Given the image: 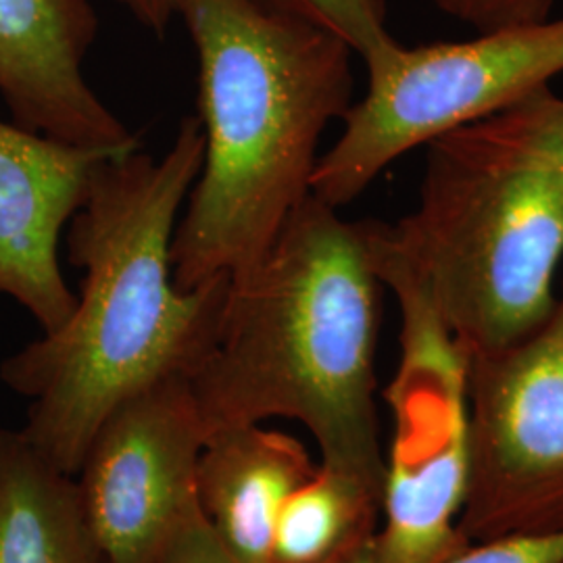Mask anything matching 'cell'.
<instances>
[{"label": "cell", "instance_id": "obj_1", "mask_svg": "<svg viewBox=\"0 0 563 563\" xmlns=\"http://www.w3.org/2000/svg\"><path fill=\"white\" fill-rule=\"evenodd\" d=\"M202 155L195 115L159 159L139 148L102 163L67 232L69 262L86 272L74 313L0 365V380L30 399L21 434L67 474H78L120 402L195 374L218 341L230 276L181 290L172 272L178 216Z\"/></svg>", "mask_w": 563, "mask_h": 563}, {"label": "cell", "instance_id": "obj_2", "mask_svg": "<svg viewBox=\"0 0 563 563\" xmlns=\"http://www.w3.org/2000/svg\"><path fill=\"white\" fill-rule=\"evenodd\" d=\"M383 288L367 222H349L309 195L260 262L230 278L218 341L188 376L207 432L297 420L313 434L322 465L383 499Z\"/></svg>", "mask_w": 563, "mask_h": 563}, {"label": "cell", "instance_id": "obj_3", "mask_svg": "<svg viewBox=\"0 0 563 563\" xmlns=\"http://www.w3.org/2000/svg\"><path fill=\"white\" fill-rule=\"evenodd\" d=\"M199 59L205 155L172 242L181 290L260 262L311 195L325 128L353 97V48L253 0H178Z\"/></svg>", "mask_w": 563, "mask_h": 563}, {"label": "cell", "instance_id": "obj_4", "mask_svg": "<svg viewBox=\"0 0 563 563\" xmlns=\"http://www.w3.org/2000/svg\"><path fill=\"white\" fill-rule=\"evenodd\" d=\"M376 269L437 305L467 360L551 313L563 260V99L549 86L426 144L418 209L367 222Z\"/></svg>", "mask_w": 563, "mask_h": 563}, {"label": "cell", "instance_id": "obj_5", "mask_svg": "<svg viewBox=\"0 0 563 563\" xmlns=\"http://www.w3.org/2000/svg\"><path fill=\"white\" fill-rule=\"evenodd\" d=\"M367 92L342 115L311 195L336 209L355 201L407 151L495 115L563 76V18L481 32L462 42L402 46L365 60Z\"/></svg>", "mask_w": 563, "mask_h": 563}, {"label": "cell", "instance_id": "obj_6", "mask_svg": "<svg viewBox=\"0 0 563 563\" xmlns=\"http://www.w3.org/2000/svg\"><path fill=\"white\" fill-rule=\"evenodd\" d=\"M472 543L563 530V284L539 328L467 360Z\"/></svg>", "mask_w": 563, "mask_h": 563}, {"label": "cell", "instance_id": "obj_7", "mask_svg": "<svg viewBox=\"0 0 563 563\" xmlns=\"http://www.w3.org/2000/svg\"><path fill=\"white\" fill-rule=\"evenodd\" d=\"M209 432L188 376L174 374L120 402L86 449L76 484L109 563H153L197 504V463Z\"/></svg>", "mask_w": 563, "mask_h": 563}, {"label": "cell", "instance_id": "obj_8", "mask_svg": "<svg viewBox=\"0 0 563 563\" xmlns=\"http://www.w3.org/2000/svg\"><path fill=\"white\" fill-rule=\"evenodd\" d=\"M120 155L128 153L0 121V295L25 307L42 332L67 322L78 301L63 278L60 232L88 201L102 163Z\"/></svg>", "mask_w": 563, "mask_h": 563}, {"label": "cell", "instance_id": "obj_9", "mask_svg": "<svg viewBox=\"0 0 563 563\" xmlns=\"http://www.w3.org/2000/svg\"><path fill=\"white\" fill-rule=\"evenodd\" d=\"M99 34L90 0H0V97L15 123L80 146L139 151L97 97L84 60Z\"/></svg>", "mask_w": 563, "mask_h": 563}, {"label": "cell", "instance_id": "obj_10", "mask_svg": "<svg viewBox=\"0 0 563 563\" xmlns=\"http://www.w3.org/2000/svg\"><path fill=\"white\" fill-rule=\"evenodd\" d=\"M305 444L260 423L213 430L197 463V505L242 563H272L274 528L286 497L313 476Z\"/></svg>", "mask_w": 563, "mask_h": 563}, {"label": "cell", "instance_id": "obj_11", "mask_svg": "<svg viewBox=\"0 0 563 563\" xmlns=\"http://www.w3.org/2000/svg\"><path fill=\"white\" fill-rule=\"evenodd\" d=\"M0 563H109L76 476L42 457L21 430H0Z\"/></svg>", "mask_w": 563, "mask_h": 563}, {"label": "cell", "instance_id": "obj_12", "mask_svg": "<svg viewBox=\"0 0 563 563\" xmlns=\"http://www.w3.org/2000/svg\"><path fill=\"white\" fill-rule=\"evenodd\" d=\"M383 499L355 478L318 465L282 505L272 563H328L378 530Z\"/></svg>", "mask_w": 563, "mask_h": 563}, {"label": "cell", "instance_id": "obj_13", "mask_svg": "<svg viewBox=\"0 0 563 563\" xmlns=\"http://www.w3.org/2000/svg\"><path fill=\"white\" fill-rule=\"evenodd\" d=\"M267 9L311 21L346 42L365 60L395 38L386 27V0H253Z\"/></svg>", "mask_w": 563, "mask_h": 563}, {"label": "cell", "instance_id": "obj_14", "mask_svg": "<svg viewBox=\"0 0 563 563\" xmlns=\"http://www.w3.org/2000/svg\"><path fill=\"white\" fill-rule=\"evenodd\" d=\"M372 537L351 544L328 563H378L369 547ZM441 563H563V530L472 543L460 555Z\"/></svg>", "mask_w": 563, "mask_h": 563}, {"label": "cell", "instance_id": "obj_15", "mask_svg": "<svg viewBox=\"0 0 563 563\" xmlns=\"http://www.w3.org/2000/svg\"><path fill=\"white\" fill-rule=\"evenodd\" d=\"M153 563H242L205 520L199 505L192 504L184 514Z\"/></svg>", "mask_w": 563, "mask_h": 563}, {"label": "cell", "instance_id": "obj_16", "mask_svg": "<svg viewBox=\"0 0 563 563\" xmlns=\"http://www.w3.org/2000/svg\"><path fill=\"white\" fill-rule=\"evenodd\" d=\"M437 7L478 34L551 18L553 0H434Z\"/></svg>", "mask_w": 563, "mask_h": 563}, {"label": "cell", "instance_id": "obj_17", "mask_svg": "<svg viewBox=\"0 0 563 563\" xmlns=\"http://www.w3.org/2000/svg\"><path fill=\"white\" fill-rule=\"evenodd\" d=\"M123 9H128L134 20L151 30L153 34L163 36L178 18V0H115Z\"/></svg>", "mask_w": 563, "mask_h": 563}]
</instances>
